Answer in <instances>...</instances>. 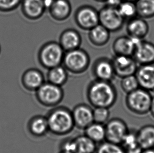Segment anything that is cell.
I'll return each instance as SVG.
<instances>
[{
    "instance_id": "1",
    "label": "cell",
    "mask_w": 154,
    "mask_h": 153,
    "mask_svg": "<svg viewBox=\"0 0 154 153\" xmlns=\"http://www.w3.org/2000/svg\"><path fill=\"white\" fill-rule=\"evenodd\" d=\"M86 97L94 108L110 109L116 102L117 91L112 82L95 79L88 86Z\"/></svg>"
},
{
    "instance_id": "2",
    "label": "cell",
    "mask_w": 154,
    "mask_h": 153,
    "mask_svg": "<svg viewBox=\"0 0 154 153\" xmlns=\"http://www.w3.org/2000/svg\"><path fill=\"white\" fill-rule=\"evenodd\" d=\"M49 132L57 136H64L75 127L72 111L64 106H56L46 116Z\"/></svg>"
},
{
    "instance_id": "3",
    "label": "cell",
    "mask_w": 154,
    "mask_h": 153,
    "mask_svg": "<svg viewBox=\"0 0 154 153\" xmlns=\"http://www.w3.org/2000/svg\"><path fill=\"white\" fill-rule=\"evenodd\" d=\"M65 51L58 42L51 41L44 44L38 52V60L44 68L50 69L62 64Z\"/></svg>"
},
{
    "instance_id": "4",
    "label": "cell",
    "mask_w": 154,
    "mask_h": 153,
    "mask_svg": "<svg viewBox=\"0 0 154 153\" xmlns=\"http://www.w3.org/2000/svg\"><path fill=\"white\" fill-rule=\"evenodd\" d=\"M90 62L91 59L88 52L79 48L65 52L62 64L68 72L79 75L88 70Z\"/></svg>"
},
{
    "instance_id": "5",
    "label": "cell",
    "mask_w": 154,
    "mask_h": 153,
    "mask_svg": "<svg viewBox=\"0 0 154 153\" xmlns=\"http://www.w3.org/2000/svg\"><path fill=\"white\" fill-rule=\"evenodd\" d=\"M152 98L150 92L140 87L127 94L125 104L127 109L133 113L143 116L149 112Z\"/></svg>"
},
{
    "instance_id": "6",
    "label": "cell",
    "mask_w": 154,
    "mask_h": 153,
    "mask_svg": "<svg viewBox=\"0 0 154 153\" xmlns=\"http://www.w3.org/2000/svg\"><path fill=\"white\" fill-rule=\"evenodd\" d=\"M36 98L42 106L54 108L62 102L64 97V92L62 87L45 82L35 91Z\"/></svg>"
},
{
    "instance_id": "7",
    "label": "cell",
    "mask_w": 154,
    "mask_h": 153,
    "mask_svg": "<svg viewBox=\"0 0 154 153\" xmlns=\"http://www.w3.org/2000/svg\"><path fill=\"white\" fill-rule=\"evenodd\" d=\"M100 24L110 32L121 30L125 23V19L122 16L116 8L105 5L98 11Z\"/></svg>"
},
{
    "instance_id": "8",
    "label": "cell",
    "mask_w": 154,
    "mask_h": 153,
    "mask_svg": "<svg viewBox=\"0 0 154 153\" xmlns=\"http://www.w3.org/2000/svg\"><path fill=\"white\" fill-rule=\"evenodd\" d=\"M74 20L76 25L85 31H90L100 24L98 10L88 5L80 6L76 10Z\"/></svg>"
},
{
    "instance_id": "9",
    "label": "cell",
    "mask_w": 154,
    "mask_h": 153,
    "mask_svg": "<svg viewBox=\"0 0 154 153\" xmlns=\"http://www.w3.org/2000/svg\"><path fill=\"white\" fill-rule=\"evenodd\" d=\"M105 140L111 143L121 144L129 129L122 118H114L108 120L105 125Z\"/></svg>"
},
{
    "instance_id": "10",
    "label": "cell",
    "mask_w": 154,
    "mask_h": 153,
    "mask_svg": "<svg viewBox=\"0 0 154 153\" xmlns=\"http://www.w3.org/2000/svg\"><path fill=\"white\" fill-rule=\"evenodd\" d=\"M92 73L95 79L112 82L116 76L112 60L106 57L96 59L92 67Z\"/></svg>"
},
{
    "instance_id": "11",
    "label": "cell",
    "mask_w": 154,
    "mask_h": 153,
    "mask_svg": "<svg viewBox=\"0 0 154 153\" xmlns=\"http://www.w3.org/2000/svg\"><path fill=\"white\" fill-rule=\"evenodd\" d=\"M112 60L116 76L122 78L135 74L138 66L132 56L115 55Z\"/></svg>"
},
{
    "instance_id": "12",
    "label": "cell",
    "mask_w": 154,
    "mask_h": 153,
    "mask_svg": "<svg viewBox=\"0 0 154 153\" xmlns=\"http://www.w3.org/2000/svg\"><path fill=\"white\" fill-rule=\"evenodd\" d=\"M75 127L84 130L94 122L93 110L90 106L84 104L75 106L72 111Z\"/></svg>"
},
{
    "instance_id": "13",
    "label": "cell",
    "mask_w": 154,
    "mask_h": 153,
    "mask_svg": "<svg viewBox=\"0 0 154 153\" xmlns=\"http://www.w3.org/2000/svg\"><path fill=\"white\" fill-rule=\"evenodd\" d=\"M132 57L140 65L154 64V44L143 39L138 40Z\"/></svg>"
},
{
    "instance_id": "14",
    "label": "cell",
    "mask_w": 154,
    "mask_h": 153,
    "mask_svg": "<svg viewBox=\"0 0 154 153\" xmlns=\"http://www.w3.org/2000/svg\"><path fill=\"white\" fill-rule=\"evenodd\" d=\"M135 75L140 88L154 92V64L140 65Z\"/></svg>"
},
{
    "instance_id": "15",
    "label": "cell",
    "mask_w": 154,
    "mask_h": 153,
    "mask_svg": "<svg viewBox=\"0 0 154 153\" xmlns=\"http://www.w3.org/2000/svg\"><path fill=\"white\" fill-rule=\"evenodd\" d=\"M128 21L126 31L131 38L142 40L147 35L149 27L145 19L137 16Z\"/></svg>"
},
{
    "instance_id": "16",
    "label": "cell",
    "mask_w": 154,
    "mask_h": 153,
    "mask_svg": "<svg viewBox=\"0 0 154 153\" xmlns=\"http://www.w3.org/2000/svg\"><path fill=\"white\" fill-rule=\"evenodd\" d=\"M21 3L22 13L30 20L40 19L46 10L43 0H22Z\"/></svg>"
},
{
    "instance_id": "17",
    "label": "cell",
    "mask_w": 154,
    "mask_h": 153,
    "mask_svg": "<svg viewBox=\"0 0 154 153\" xmlns=\"http://www.w3.org/2000/svg\"><path fill=\"white\" fill-rule=\"evenodd\" d=\"M138 40L129 36H119L112 44V50L116 56H133L136 45Z\"/></svg>"
},
{
    "instance_id": "18",
    "label": "cell",
    "mask_w": 154,
    "mask_h": 153,
    "mask_svg": "<svg viewBox=\"0 0 154 153\" xmlns=\"http://www.w3.org/2000/svg\"><path fill=\"white\" fill-rule=\"evenodd\" d=\"M45 82L43 74L38 69H27L22 77V85L29 91H36Z\"/></svg>"
},
{
    "instance_id": "19",
    "label": "cell",
    "mask_w": 154,
    "mask_h": 153,
    "mask_svg": "<svg viewBox=\"0 0 154 153\" xmlns=\"http://www.w3.org/2000/svg\"><path fill=\"white\" fill-rule=\"evenodd\" d=\"M82 39L79 32L72 28L65 29L59 38V44L65 52L77 49L81 45Z\"/></svg>"
},
{
    "instance_id": "20",
    "label": "cell",
    "mask_w": 154,
    "mask_h": 153,
    "mask_svg": "<svg viewBox=\"0 0 154 153\" xmlns=\"http://www.w3.org/2000/svg\"><path fill=\"white\" fill-rule=\"evenodd\" d=\"M48 10L51 16L55 21H65L72 13L71 2L69 0H54Z\"/></svg>"
},
{
    "instance_id": "21",
    "label": "cell",
    "mask_w": 154,
    "mask_h": 153,
    "mask_svg": "<svg viewBox=\"0 0 154 153\" xmlns=\"http://www.w3.org/2000/svg\"><path fill=\"white\" fill-rule=\"evenodd\" d=\"M88 36L90 42L93 45L102 47L108 43L110 39V32L99 24L90 29Z\"/></svg>"
},
{
    "instance_id": "22",
    "label": "cell",
    "mask_w": 154,
    "mask_h": 153,
    "mask_svg": "<svg viewBox=\"0 0 154 153\" xmlns=\"http://www.w3.org/2000/svg\"><path fill=\"white\" fill-rule=\"evenodd\" d=\"M28 128L30 133L34 136H44L49 132L46 116L40 115L34 116L29 121Z\"/></svg>"
},
{
    "instance_id": "23",
    "label": "cell",
    "mask_w": 154,
    "mask_h": 153,
    "mask_svg": "<svg viewBox=\"0 0 154 153\" xmlns=\"http://www.w3.org/2000/svg\"><path fill=\"white\" fill-rule=\"evenodd\" d=\"M138 141L143 149L154 148V125L143 126L137 132Z\"/></svg>"
},
{
    "instance_id": "24",
    "label": "cell",
    "mask_w": 154,
    "mask_h": 153,
    "mask_svg": "<svg viewBox=\"0 0 154 153\" xmlns=\"http://www.w3.org/2000/svg\"><path fill=\"white\" fill-rule=\"evenodd\" d=\"M47 79L49 82L62 87L68 80V71L63 65H59L48 69Z\"/></svg>"
},
{
    "instance_id": "25",
    "label": "cell",
    "mask_w": 154,
    "mask_h": 153,
    "mask_svg": "<svg viewBox=\"0 0 154 153\" xmlns=\"http://www.w3.org/2000/svg\"><path fill=\"white\" fill-rule=\"evenodd\" d=\"M137 132L134 130H129L125 135L121 145L126 153H141L143 148L138 143Z\"/></svg>"
},
{
    "instance_id": "26",
    "label": "cell",
    "mask_w": 154,
    "mask_h": 153,
    "mask_svg": "<svg viewBox=\"0 0 154 153\" xmlns=\"http://www.w3.org/2000/svg\"><path fill=\"white\" fill-rule=\"evenodd\" d=\"M84 130L85 132L84 134L96 144L102 143L105 140V124L93 122Z\"/></svg>"
},
{
    "instance_id": "27",
    "label": "cell",
    "mask_w": 154,
    "mask_h": 153,
    "mask_svg": "<svg viewBox=\"0 0 154 153\" xmlns=\"http://www.w3.org/2000/svg\"><path fill=\"white\" fill-rule=\"evenodd\" d=\"M75 153H95L97 149L96 143L85 135H79L74 138Z\"/></svg>"
},
{
    "instance_id": "28",
    "label": "cell",
    "mask_w": 154,
    "mask_h": 153,
    "mask_svg": "<svg viewBox=\"0 0 154 153\" xmlns=\"http://www.w3.org/2000/svg\"><path fill=\"white\" fill-rule=\"evenodd\" d=\"M138 16L143 19L154 17V0H137L135 2Z\"/></svg>"
},
{
    "instance_id": "29",
    "label": "cell",
    "mask_w": 154,
    "mask_h": 153,
    "mask_svg": "<svg viewBox=\"0 0 154 153\" xmlns=\"http://www.w3.org/2000/svg\"><path fill=\"white\" fill-rule=\"evenodd\" d=\"M117 9L125 20H129L137 16L135 2L124 0L118 6Z\"/></svg>"
},
{
    "instance_id": "30",
    "label": "cell",
    "mask_w": 154,
    "mask_h": 153,
    "mask_svg": "<svg viewBox=\"0 0 154 153\" xmlns=\"http://www.w3.org/2000/svg\"><path fill=\"white\" fill-rule=\"evenodd\" d=\"M96 153H126L121 144L104 141L97 147Z\"/></svg>"
},
{
    "instance_id": "31",
    "label": "cell",
    "mask_w": 154,
    "mask_h": 153,
    "mask_svg": "<svg viewBox=\"0 0 154 153\" xmlns=\"http://www.w3.org/2000/svg\"><path fill=\"white\" fill-rule=\"evenodd\" d=\"M121 86L123 91L127 94L135 91L140 88L137 79L135 75L122 78L121 80Z\"/></svg>"
},
{
    "instance_id": "32",
    "label": "cell",
    "mask_w": 154,
    "mask_h": 153,
    "mask_svg": "<svg viewBox=\"0 0 154 153\" xmlns=\"http://www.w3.org/2000/svg\"><path fill=\"white\" fill-rule=\"evenodd\" d=\"M109 109L103 107L94 108L93 110V120L94 122L100 124H105L109 120L110 116Z\"/></svg>"
},
{
    "instance_id": "33",
    "label": "cell",
    "mask_w": 154,
    "mask_h": 153,
    "mask_svg": "<svg viewBox=\"0 0 154 153\" xmlns=\"http://www.w3.org/2000/svg\"><path fill=\"white\" fill-rule=\"evenodd\" d=\"M22 0H0V11L10 12L17 8Z\"/></svg>"
},
{
    "instance_id": "34",
    "label": "cell",
    "mask_w": 154,
    "mask_h": 153,
    "mask_svg": "<svg viewBox=\"0 0 154 153\" xmlns=\"http://www.w3.org/2000/svg\"><path fill=\"white\" fill-rule=\"evenodd\" d=\"M60 151L70 153H75L76 145L74 138L66 139L60 143Z\"/></svg>"
},
{
    "instance_id": "35",
    "label": "cell",
    "mask_w": 154,
    "mask_h": 153,
    "mask_svg": "<svg viewBox=\"0 0 154 153\" xmlns=\"http://www.w3.org/2000/svg\"><path fill=\"white\" fill-rule=\"evenodd\" d=\"M124 0H106L105 3L106 5L114 7L117 8L118 6L123 2Z\"/></svg>"
},
{
    "instance_id": "36",
    "label": "cell",
    "mask_w": 154,
    "mask_h": 153,
    "mask_svg": "<svg viewBox=\"0 0 154 153\" xmlns=\"http://www.w3.org/2000/svg\"><path fill=\"white\" fill-rule=\"evenodd\" d=\"M54 1V0H43L44 6L45 7L46 9L48 10V8H50Z\"/></svg>"
},
{
    "instance_id": "37",
    "label": "cell",
    "mask_w": 154,
    "mask_h": 153,
    "mask_svg": "<svg viewBox=\"0 0 154 153\" xmlns=\"http://www.w3.org/2000/svg\"><path fill=\"white\" fill-rule=\"evenodd\" d=\"M149 112L151 113V115L152 116V117L154 118V97H152V103H151Z\"/></svg>"
},
{
    "instance_id": "38",
    "label": "cell",
    "mask_w": 154,
    "mask_h": 153,
    "mask_svg": "<svg viewBox=\"0 0 154 153\" xmlns=\"http://www.w3.org/2000/svg\"><path fill=\"white\" fill-rule=\"evenodd\" d=\"M141 153H154V148L143 149Z\"/></svg>"
},
{
    "instance_id": "39",
    "label": "cell",
    "mask_w": 154,
    "mask_h": 153,
    "mask_svg": "<svg viewBox=\"0 0 154 153\" xmlns=\"http://www.w3.org/2000/svg\"><path fill=\"white\" fill-rule=\"evenodd\" d=\"M95 1H96L97 2H104V3L106 1V0H95Z\"/></svg>"
},
{
    "instance_id": "40",
    "label": "cell",
    "mask_w": 154,
    "mask_h": 153,
    "mask_svg": "<svg viewBox=\"0 0 154 153\" xmlns=\"http://www.w3.org/2000/svg\"><path fill=\"white\" fill-rule=\"evenodd\" d=\"M69 153V152H67L63 151H60L59 152V153Z\"/></svg>"
},
{
    "instance_id": "41",
    "label": "cell",
    "mask_w": 154,
    "mask_h": 153,
    "mask_svg": "<svg viewBox=\"0 0 154 153\" xmlns=\"http://www.w3.org/2000/svg\"><path fill=\"white\" fill-rule=\"evenodd\" d=\"M128 1H132V2H135L137 0H128Z\"/></svg>"
},
{
    "instance_id": "42",
    "label": "cell",
    "mask_w": 154,
    "mask_h": 153,
    "mask_svg": "<svg viewBox=\"0 0 154 153\" xmlns=\"http://www.w3.org/2000/svg\"><path fill=\"white\" fill-rule=\"evenodd\" d=\"M0 51H1V48H0Z\"/></svg>"
}]
</instances>
